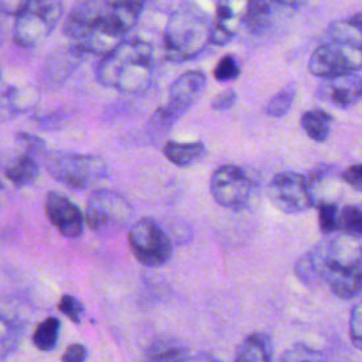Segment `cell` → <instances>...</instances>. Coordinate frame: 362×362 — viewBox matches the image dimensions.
Masks as SVG:
<instances>
[{
    "label": "cell",
    "instance_id": "obj_1",
    "mask_svg": "<svg viewBox=\"0 0 362 362\" xmlns=\"http://www.w3.org/2000/svg\"><path fill=\"white\" fill-rule=\"evenodd\" d=\"M146 0H75L64 34L82 54L105 55L137 24Z\"/></svg>",
    "mask_w": 362,
    "mask_h": 362
},
{
    "label": "cell",
    "instance_id": "obj_2",
    "mask_svg": "<svg viewBox=\"0 0 362 362\" xmlns=\"http://www.w3.org/2000/svg\"><path fill=\"white\" fill-rule=\"evenodd\" d=\"M153 57L150 42L140 38L123 40L102 55L96 68V79L100 85L122 93H139L151 82Z\"/></svg>",
    "mask_w": 362,
    "mask_h": 362
},
{
    "label": "cell",
    "instance_id": "obj_3",
    "mask_svg": "<svg viewBox=\"0 0 362 362\" xmlns=\"http://www.w3.org/2000/svg\"><path fill=\"white\" fill-rule=\"evenodd\" d=\"M211 17L194 1L181 3L164 28V55L171 62L192 59L209 45Z\"/></svg>",
    "mask_w": 362,
    "mask_h": 362
},
{
    "label": "cell",
    "instance_id": "obj_4",
    "mask_svg": "<svg viewBox=\"0 0 362 362\" xmlns=\"http://www.w3.org/2000/svg\"><path fill=\"white\" fill-rule=\"evenodd\" d=\"M64 13V0H20L14 13L13 41L31 48L55 30Z\"/></svg>",
    "mask_w": 362,
    "mask_h": 362
},
{
    "label": "cell",
    "instance_id": "obj_5",
    "mask_svg": "<svg viewBox=\"0 0 362 362\" xmlns=\"http://www.w3.org/2000/svg\"><path fill=\"white\" fill-rule=\"evenodd\" d=\"M44 161L48 174L74 191L95 187L107 177L105 160L95 154L58 150L48 153Z\"/></svg>",
    "mask_w": 362,
    "mask_h": 362
},
{
    "label": "cell",
    "instance_id": "obj_6",
    "mask_svg": "<svg viewBox=\"0 0 362 362\" xmlns=\"http://www.w3.org/2000/svg\"><path fill=\"white\" fill-rule=\"evenodd\" d=\"M206 86V75L202 71H187L181 74L168 89L167 103L161 105L151 116L148 127L151 132H167L192 105L198 100Z\"/></svg>",
    "mask_w": 362,
    "mask_h": 362
},
{
    "label": "cell",
    "instance_id": "obj_7",
    "mask_svg": "<svg viewBox=\"0 0 362 362\" xmlns=\"http://www.w3.org/2000/svg\"><path fill=\"white\" fill-rule=\"evenodd\" d=\"M133 218L130 202L116 191L95 189L88 201L85 222L98 235L107 236L120 232Z\"/></svg>",
    "mask_w": 362,
    "mask_h": 362
},
{
    "label": "cell",
    "instance_id": "obj_8",
    "mask_svg": "<svg viewBox=\"0 0 362 362\" xmlns=\"http://www.w3.org/2000/svg\"><path fill=\"white\" fill-rule=\"evenodd\" d=\"M127 243L136 260L147 267L164 266L173 256L168 233L151 218H141L130 226Z\"/></svg>",
    "mask_w": 362,
    "mask_h": 362
},
{
    "label": "cell",
    "instance_id": "obj_9",
    "mask_svg": "<svg viewBox=\"0 0 362 362\" xmlns=\"http://www.w3.org/2000/svg\"><path fill=\"white\" fill-rule=\"evenodd\" d=\"M209 191L215 202L228 209H243L253 201L257 184L236 164H223L211 175Z\"/></svg>",
    "mask_w": 362,
    "mask_h": 362
},
{
    "label": "cell",
    "instance_id": "obj_10",
    "mask_svg": "<svg viewBox=\"0 0 362 362\" xmlns=\"http://www.w3.org/2000/svg\"><path fill=\"white\" fill-rule=\"evenodd\" d=\"M266 194L274 208L284 214H300L314 205V192L308 178L296 171H283L269 181Z\"/></svg>",
    "mask_w": 362,
    "mask_h": 362
},
{
    "label": "cell",
    "instance_id": "obj_11",
    "mask_svg": "<svg viewBox=\"0 0 362 362\" xmlns=\"http://www.w3.org/2000/svg\"><path fill=\"white\" fill-rule=\"evenodd\" d=\"M361 68L362 47L332 40L318 45L308 59V71L318 78L356 72Z\"/></svg>",
    "mask_w": 362,
    "mask_h": 362
},
{
    "label": "cell",
    "instance_id": "obj_12",
    "mask_svg": "<svg viewBox=\"0 0 362 362\" xmlns=\"http://www.w3.org/2000/svg\"><path fill=\"white\" fill-rule=\"evenodd\" d=\"M317 95L335 107H351L362 99V78L356 72L321 78Z\"/></svg>",
    "mask_w": 362,
    "mask_h": 362
},
{
    "label": "cell",
    "instance_id": "obj_13",
    "mask_svg": "<svg viewBox=\"0 0 362 362\" xmlns=\"http://www.w3.org/2000/svg\"><path fill=\"white\" fill-rule=\"evenodd\" d=\"M45 215L65 238L74 239L82 235L85 216L65 195L59 192H48L45 197Z\"/></svg>",
    "mask_w": 362,
    "mask_h": 362
},
{
    "label": "cell",
    "instance_id": "obj_14",
    "mask_svg": "<svg viewBox=\"0 0 362 362\" xmlns=\"http://www.w3.org/2000/svg\"><path fill=\"white\" fill-rule=\"evenodd\" d=\"M247 0H219L211 24L209 44L223 45L229 42L243 24Z\"/></svg>",
    "mask_w": 362,
    "mask_h": 362
},
{
    "label": "cell",
    "instance_id": "obj_15",
    "mask_svg": "<svg viewBox=\"0 0 362 362\" xmlns=\"http://www.w3.org/2000/svg\"><path fill=\"white\" fill-rule=\"evenodd\" d=\"M327 284L331 293L341 300L362 297V255L354 263L337 270Z\"/></svg>",
    "mask_w": 362,
    "mask_h": 362
},
{
    "label": "cell",
    "instance_id": "obj_16",
    "mask_svg": "<svg viewBox=\"0 0 362 362\" xmlns=\"http://www.w3.org/2000/svg\"><path fill=\"white\" fill-rule=\"evenodd\" d=\"M273 342L266 332H252L239 345L233 362H272Z\"/></svg>",
    "mask_w": 362,
    "mask_h": 362
},
{
    "label": "cell",
    "instance_id": "obj_17",
    "mask_svg": "<svg viewBox=\"0 0 362 362\" xmlns=\"http://www.w3.org/2000/svg\"><path fill=\"white\" fill-rule=\"evenodd\" d=\"M189 354L185 344L174 337H158L146 349L143 362H180Z\"/></svg>",
    "mask_w": 362,
    "mask_h": 362
},
{
    "label": "cell",
    "instance_id": "obj_18",
    "mask_svg": "<svg viewBox=\"0 0 362 362\" xmlns=\"http://www.w3.org/2000/svg\"><path fill=\"white\" fill-rule=\"evenodd\" d=\"M163 153L165 158L177 167H189L206 154V147L201 141H167Z\"/></svg>",
    "mask_w": 362,
    "mask_h": 362
},
{
    "label": "cell",
    "instance_id": "obj_19",
    "mask_svg": "<svg viewBox=\"0 0 362 362\" xmlns=\"http://www.w3.org/2000/svg\"><path fill=\"white\" fill-rule=\"evenodd\" d=\"M4 174L16 187H24L35 181L40 174V167L35 157L18 153L6 167Z\"/></svg>",
    "mask_w": 362,
    "mask_h": 362
},
{
    "label": "cell",
    "instance_id": "obj_20",
    "mask_svg": "<svg viewBox=\"0 0 362 362\" xmlns=\"http://www.w3.org/2000/svg\"><path fill=\"white\" fill-rule=\"evenodd\" d=\"M328 40L362 47V11L334 21L328 28Z\"/></svg>",
    "mask_w": 362,
    "mask_h": 362
},
{
    "label": "cell",
    "instance_id": "obj_21",
    "mask_svg": "<svg viewBox=\"0 0 362 362\" xmlns=\"http://www.w3.org/2000/svg\"><path fill=\"white\" fill-rule=\"evenodd\" d=\"M274 0H247L243 14V24L250 33H262L272 21Z\"/></svg>",
    "mask_w": 362,
    "mask_h": 362
},
{
    "label": "cell",
    "instance_id": "obj_22",
    "mask_svg": "<svg viewBox=\"0 0 362 362\" xmlns=\"http://www.w3.org/2000/svg\"><path fill=\"white\" fill-rule=\"evenodd\" d=\"M332 116L322 109L305 110L300 119V124L305 134L317 143H324L329 137Z\"/></svg>",
    "mask_w": 362,
    "mask_h": 362
},
{
    "label": "cell",
    "instance_id": "obj_23",
    "mask_svg": "<svg viewBox=\"0 0 362 362\" xmlns=\"http://www.w3.org/2000/svg\"><path fill=\"white\" fill-rule=\"evenodd\" d=\"M82 55H85V54H82L81 51H78L72 45L66 51L57 54L55 55L57 58H52L47 64V66H45L47 69H44L47 81H51V82L64 81V78L66 75H69L71 68L78 64V61L81 59Z\"/></svg>",
    "mask_w": 362,
    "mask_h": 362
},
{
    "label": "cell",
    "instance_id": "obj_24",
    "mask_svg": "<svg viewBox=\"0 0 362 362\" xmlns=\"http://www.w3.org/2000/svg\"><path fill=\"white\" fill-rule=\"evenodd\" d=\"M59 328L61 322L57 317H48L42 320L33 334L34 346L42 352L52 351L59 338Z\"/></svg>",
    "mask_w": 362,
    "mask_h": 362
},
{
    "label": "cell",
    "instance_id": "obj_25",
    "mask_svg": "<svg viewBox=\"0 0 362 362\" xmlns=\"http://www.w3.org/2000/svg\"><path fill=\"white\" fill-rule=\"evenodd\" d=\"M338 230L354 239H362V208L346 205L338 212Z\"/></svg>",
    "mask_w": 362,
    "mask_h": 362
},
{
    "label": "cell",
    "instance_id": "obj_26",
    "mask_svg": "<svg viewBox=\"0 0 362 362\" xmlns=\"http://www.w3.org/2000/svg\"><path fill=\"white\" fill-rule=\"evenodd\" d=\"M296 95L294 83H288L281 88L267 103L266 113L270 117H283L291 107Z\"/></svg>",
    "mask_w": 362,
    "mask_h": 362
},
{
    "label": "cell",
    "instance_id": "obj_27",
    "mask_svg": "<svg viewBox=\"0 0 362 362\" xmlns=\"http://www.w3.org/2000/svg\"><path fill=\"white\" fill-rule=\"evenodd\" d=\"M20 327L11 320L0 315V359L14 351L20 341Z\"/></svg>",
    "mask_w": 362,
    "mask_h": 362
},
{
    "label": "cell",
    "instance_id": "obj_28",
    "mask_svg": "<svg viewBox=\"0 0 362 362\" xmlns=\"http://www.w3.org/2000/svg\"><path fill=\"white\" fill-rule=\"evenodd\" d=\"M280 362H324V354L305 344H294L280 358Z\"/></svg>",
    "mask_w": 362,
    "mask_h": 362
},
{
    "label": "cell",
    "instance_id": "obj_29",
    "mask_svg": "<svg viewBox=\"0 0 362 362\" xmlns=\"http://www.w3.org/2000/svg\"><path fill=\"white\" fill-rule=\"evenodd\" d=\"M338 212L335 202L322 201L318 204V226L322 233L331 235L338 230Z\"/></svg>",
    "mask_w": 362,
    "mask_h": 362
},
{
    "label": "cell",
    "instance_id": "obj_30",
    "mask_svg": "<svg viewBox=\"0 0 362 362\" xmlns=\"http://www.w3.org/2000/svg\"><path fill=\"white\" fill-rule=\"evenodd\" d=\"M212 74L218 82H228L240 75V68L233 55H225L218 61Z\"/></svg>",
    "mask_w": 362,
    "mask_h": 362
},
{
    "label": "cell",
    "instance_id": "obj_31",
    "mask_svg": "<svg viewBox=\"0 0 362 362\" xmlns=\"http://www.w3.org/2000/svg\"><path fill=\"white\" fill-rule=\"evenodd\" d=\"M16 144L18 148V153L21 154H28L33 157H37L38 154L45 151V143L42 139H40L35 134L31 133H18L16 136Z\"/></svg>",
    "mask_w": 362,
    "mask_h": 362
},
{
    "label": "cell",
    "instance_id": "obj_32",
    "mask_svg": "<svg viewBox=\"0 0 362 362\" xmlns=\"http://www.w3.org/2000/svg\"><path fill=\"white\" fill-rule=\"evenodd\" d=\"M349 339L352 345L362 351V300L358 301L349 314Z\"/></svg>",
    "mask_w": 362,
    "mask_h": 362
},
{
    "label": "cell",
    "instance_id": "obj_33",
    "mask_svg": "<svg viewBox=\"0 0 362 362\" xmlns=\"http://www.w3.org/2000/svg\"><path fill=\"white\" fill-rule=\"evenodd\" d=\"M58 310L75 324H79L82 320V315H83L82 303L71 294H64L61 297V300L58 303Z\"/></svg>",
    "mask_w": 362,
    "mask_h": 362
},
{
    "label": "cell",
    "instance_id": "obj_34",
    "mask_svg": "<svg viewBox=\"0 0 362 362\" xmlns=\"http://www.w3.org/2000/svg\"><path fill=\"white\" fill-rule=\"evenodd\" d=\"M342 180L355 191L362 192V163L349 165L342 174Z\"/></svg>",
    "mask_w": 362,
    "mask_h": 362
},
{
    "label": "cell",
    "instance_id": "obj_35",
    "mask_svg": "<svg viewBox=\"0 0 362 362\" xmlns=\"http://www.w3.org/2000/svg\"><path fill=\"white\" fill-rule=\"evenodd\" d=\"M236 92L233 89H225L222 92H219L214 99H212V109L214 110H218V112H222V110H228L230 109L235 102H236Z\"/></svg>",
    "mask_w": 362,
    "mask_h": 362
},
{
    "label": "cell",
    "instance_id": "obj_36",
    "mask_svg": "<svg viewBox=\"0 0 362 362\" xmlns=\"http://www.w3.org/2000/svg\"><path fill=\"white\" fill-rule=\"evenodd\" d=\"M88 358V349L82 344H71L62 354V362H85Z\"/></svg>",
    "mask_w": 362,
    "mask_h": 362
},
{
    "label": "cell",
    "instance_id": "obj_37",
    "mask_svg": "<svg viewBox=\"0 0 362 362\" xmlns=\"http://www.w3.org/2000/svg\"><path fill=\"white\" fill-rule=\"evenodd\" d=\"M180 362H222L221 359L209 355V354H188L182 361Z\"/></svg>",
    "mask_w": 362,
    "mask_h": 362
},
{
    "label": "cell",
    "instance_id": "obj_38",
    "mask_svg": "<svg viewBox=\"0 0 362 362\" xmlns=\"http://www.w3.org/2000/svg\"><path fill=\"white\" fill-rule=\"evenodd\" d=\"M4 10L1 8V6H0V44H1V41H3V21H4Z\"/></svg>",
    "mask_w": 362,
    "mask_h": 362
},
{
    "label": "cell",
    "instance_id": "obj_39",
    "mask_svg": "<svg viewBox=\"0 0 362 362\" xmlns=\"http://www.w3.org/2000/svg\"><path fill=\"white\" fill-rule=\"evenodd\" d=\"M276 4H280V6H294L297 3V0H274Z\"/></svg>",
    "mask_w": 362,
    "mask_h": 362
},
{
    "label": "cell",
    "instance_id": "obj_40",
    "mask_svg": "<svg viewBox=\"0 0 362 362\" xmlns=\"http://www.w3.org/2000/svg\"><path fill=\"white\" fill-rule=\"evenodd\" d=\"M0 188H1V184H0Z\"/></svg>",
    "mask_w": 362,
    "mask_h": 362
},
{
    "label": "cell",
    "instance_id": "obj_41",
    "mask_svg": "<svg viewBox=\"0 0 362 362\" xmlns=\"http://www.w3.org/2000/svg\"><path fill=\"white\" fill-rule=\"evenodd\" d=\"M0 75H1V74H0Z\"/></svg>",
    "mask_w": 362,
    "mask_h": 362
}]
</instances>
